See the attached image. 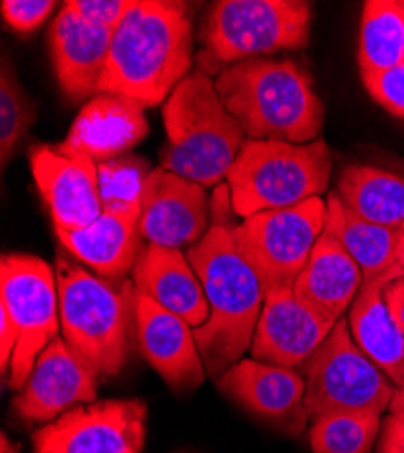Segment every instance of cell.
<instances>
[{
  "label": "cell",
  "mask_w": 404,
  "mask_h": 453,
  "mask_svg": "<svg viewBox=\"0 0 404 453\" xmlns=\"http://www.w3.org/2000/svg\"><path fill=\"white\" fill-rule=\"evenodd\" d=\"M305 377V408L316 421L328 413H376L390 410L397 387L352 339L339 319L319 349L298 366Z\"/></svg>",
  "instance_id": "ba28073f"
},
{
  "label": "cell",
  "mask_w": 404,
  "mask_h": 453,
  "mask_svg": "<svg viewBox=\"0 0 404 453\" xmlns=\"http://www.w3.org/2000/svg\"><path fill=\"white\" fill-rule=\"evenodd\" d=\"M395 263L404 271V229L399 234L397 247H395Z\"/></svg>",
  "instance_id": "8d00e7d4"
},
{
  "label": "cell",
  "mask_w": 404,
  "mask_h": 453,
  "mask_svg": "<svg viewBox=\"0 0 404 453\" xmlns=\"http://www.w3.org/2000/svg\"><path fill=\"white\" fill-rule=\"evenodd\" d=\"M200 278L210 316L194 339L210 377H219L250 349L263 309V287L236 245L234 225L214 218L207 234L187 250Z\"/></svg>",
  "instance_id": "7a4b0ae2"
},
{
  "label": "cell",
  "mask_w": 404,
  "mask_h": 453,
  "mask_svg": "<svg viewBox=\"0 0 404 453\" xmlns=\"http://www.w3.org/2000/svg\"><path fill=\"white\" fill-rule=\"evenodd\" d=\"M390 411L392 413H404V381L395 390V395H393L392 404H390Z\"/></svg>",
  "instance_id": "d590c367"
},
{
  "label": "cell",
  "mask_w": 404,
  "mask_h": 453,
  "mask_svg": "<svg viewBox=\"0 0 404 453\" xmlns=\"http://www.w3.org/2000/svg\"><path fill=\"white\" fill-rule=\"evenodd\" d=\"M404 276L395 265L385 274L364 281L350 307L348 326L355 345L399 387L404 381V334L385 303V288Z\"/></svg>",
  "instance_id": "7402d4cb"
},
{
  "label": "cell",
  "mask_w": 404,
  "mask_h": 453,
  "mask_svg": "<svg viewBox=\"0 0 404 453\" xmlns=\"http://www.w3.org/2000/svg\"><path fill=\"white\" fill-rule=\"evenodd\" d=\"M312 4L301 0H219L202 26L207 51L225 64L303 50L310 42Z\"/></svg>",
  "instance_id": "52a82bcc"
},
{
  "label": "cell",
  "mask_w": 404,
  "mask_h": 453,
  "mask_svg": "<svg viewBox=\"0 0 404 453\" xmlns=\"http://www.w3.org/2000/svg\"><path fill=\"white\" fill-rule=\"evenodd\" d=\"M402 229H404V226H402Z\"/></svg>",
  "instance_id": "f35d334b"
},
{
  "label": "cell",
  "mask_w": 404,
  "mask_h": 453,
  "mask_svg": "<svg viewBox=\"0 0 404 453\" xmlns=\"http://www.w3.org/2000/svg\"><path fill=\"white\" fill-rule=\"evenodd\" d=\"M0 453H19L17 446L6 437V434H3V441H0Z\"/></svg>",
  "instance_id": "74e56055"
},
{
  "label": "cell",
  "mask_w": 404,
  "mask_h": 453,
  "mask_svg": "<svg viewBox=\"0 0 404 453\" xmlns=\"http://www.w3.org/2000/svg\"><path fill=\"white\" fill-rule=\"evenodd\" d=\"M64 249L103 280H122L133 273L141 252L140 207L103 211L80 231H57Z\"/></svg>",
  "instance_id": "44dd1931"
},
{
  "label": "cell",
  "mask_w": 404,
  "mask_h": 453,
  "mask_svg": "<svg viewBox=\"0 0 404 453\" xmlns=\"http://www.w3.org/2000/svg\"><path fill=\"white\" fill-rule=\"evenodd\" d=\"M357 60L361 74L383 73L404 64L402 0H369L362 4Z\"/></svg>",
  "instance_id": "484cf974"
},
{
  "label": "cell",
  "mask_w": 404,
  "mask_h": 453,
  "mask_svg": "<svg viewBox=\"0 0 404 453\" xmlns=\"http://www.w3.org/2000/svg\"><path fill=\"white\" fill-rule=\"evenodd\" d=\"M210 229L205 187L156 167L145 183L140 203L141 236L165 249L196 245Z\"/></svg>",
  "instance_id": "4fadbf2b"
},
{
  "label": "cell",
  "mask_w": 404,
  "mask_h": 453,
  "mask_svg": "<svg viewBox=\"0 0 404 453\" xmlns=\"http://www.w3.org/2000/svg\"><path fill=\"white\" fill-rule=\"evenodd\" d=\"M400 231L361 219L343 205L336 191L326 198L324 233L336 238L354 257L362 271L364 281L377 278L397 265L395 247Z\"/></svg>",
  "instance_id": "d4e9b609"
},
{
  "label": "cell",
  "mask_w": 404,
  "mask_h": 453,
  "mask_svg": "<svg viewBox=\"0 0 404 453\" xmlns=\"http://www.w3.org/2000/svg\"><path fill=\"white\" fill-rule=\"evenodd\" d=\"M134 332L141 356L176 392H189L205 381L194 328L179 316L165 311L156 301L136 290Z\"/></svg>",
  "instance_id": "2e32d148"
},
{
  "label": "cell",
  "mask_w": 404,
  "mask_h": 453,
  "mask_svg": "<svg viewBox=\"0 0 404 453\" xmlns=\"http://www.w3.org/2000/svg\"><path fill=\"white\" fill-rule=\"evenodd\" d=\"M336 193L364 221L393 231L404 226V174L376 165H348L339 174Z\"/></svg>",
  "instance_id": "cb8c5ba5"
},
{
  "label": "cell",
  "mask_w": 404,
  "mask_h": 453,
  "mask_svg": "<svg viewBox=\"0 0 404 453\" xmlns=\"http://www.w3.org/2000/svg\"><path fill=\"white\" fill-rule=\"evenodd\" d=\"M147 404L141 399H107L79 404L34 430V453H141Z\"/></svg>",
  "instance_id": "8fae6325"
},
{
  "label": "cell",
  "mask_w": 404,
  "mask_h": 453,
  "mask_svg": "<svg viewBox=\"0 0 404 453\" xmlns=\"http://www.w3.org/2000/svg\"><path fill=\"white\" fill-rule=\"evenodd\" d=\"M385 303L404 334V276L390 281L383 292Z\"/></svg>",
  "instance_id": "e575fe53"
},
{
  "label": "cell",
  "mask_w": 404,
  "mask_h": 453,
  "mask_svg": "<svg viewBox=\"0 0 404 453\" xmlns=\"http://www.w3.org/2000/svg\"><path fill=\"white\" fill-rule=\"evenodd\" d=\"M336 323L324 319L293 294V287L265 296L262 316L250 343L252 359L296 368L301 366L332 332Z\"/></svg>",
  "instance_id": "5bb4252c"
},
{
  "label": "cell",
  "mask_w": 404,
  "mask_h": 453,
  "mask_svg": "<svg viewBox=\"0 0 404 453\" xmlns=\"http://www.w3.org/2000/svg\"><path fill=\"white\" fill-rule=\"evenodd\" d=\"M134 0H69L64 6L96 27L115 31Z\"/></svg>",
  "instance_id": "4dcf8cb0"
},
{
  "label": "cell",
  "mask_w": 404,
  "mask_h": 453,
  "mask_svg": "<svg viewBox=\"0 0 404 453\" xmlns=\"http://www.w3.org/2000/svg\"><path fill=\"white\" fill-rule=\"evenodd\" d=\"M0 307L19 330L10 363V387L22 390L36 359L58 337L60 305L53 269L31 254H4L0 263Z\"/></svg>",
  "instance_id": "30bf717a"
},
{
  "label": "cell",
  "mask_w": 404,
  "mask_h": 453,
  "mask_svg": "<svg viewBox=\"0 0 404 453\" xmlns=\"http://www.w3.org/2000/svg\"><path fill=\"white\" fill-rule=\"evenodd\" d=\"M214 84L247 140L310 143L323 131L324 105L298 62L243 60L225 67Z\"/></svg>",
  "instance_id": "3957f363"
},
{
  "label": "cell",
  "mask_w": 404,
  "mask_h": 453,
  "mask_svg": "<svg viewBox=\"0 0 404 453\" xmlns=\"http://www.w3.org/2000/svg\"><path fill=\"white\" fill-rule=\"evenodd\" d=\"M133 283L140 294L186 319L193 328L209 321L210 309L203 285L181 250L153 243L143 247L133 269Z\"/></svg>",
  "instance_id": "ffe728a7"
},
{
  "label": "cell",
  "mask_w": 404,
  "mask_h": 453,
  "mask_svg": "<svg viewBox=\"0 0 404 453\" xmlns=\"http://www.w3.org/2000/svg\"><path fill=\"white\" fill-rule=\"evenodd\" d=\"M53 0H3L0 10L6 24L19 33H31L53 13Z\"/></svg>",
  "instance_id": "1f68e13d"
},
{
  "label": "cell",
  "mask_w": 404,
  "mask_h": 453,
  "mask_svg": "<svg viewBox=\"0 0 404 453\" xmlns=\"http://www.w3.org/2000/svg\"><path fill=\"white\" fill-rule=\"evenodd\" d=\"M324 223L326 202L316 196L293 207L255 212L234 225L236 245L260 276L265 296L293 287Z\"/></svg>",
  "instance_id": "9c48e42d"
},
{
  "label": "cell",
  "mask_w": 404,
  "mask_h": 453,
  "mask_svg": "<svg viewBox=\"0 0 404 453\" xmlns=\"http://www.w3.org/2000/svg\"><path fill=\"white\" fill-rule=\"evenodd\" d=\"M381 428L376 413H328L312 421V453H370Z\"/></svg>",
  "instance_id": "4316f807"
},
{
  "label": "cell",
  "mask_w": 404,
  "mask_h": 453,
  "mask_svg": "<svg viewBox=\"0 0 404 453\" xmlns=\"http://www.w3.org/2000/svg\"><path fill=\"white\" fill-rule=\"evenodd\" d=\"M193 19L186 3L136 0L113 31L98 93L156 107L189 77Z\"/></svg>",
  "instance_id": "6da1fadb"
},
{
  "label": "cell",
  "mask_w": 404,
  "mask_h": 453,
  "mask_svg": "<svg viewBox=\"0 0 404 453\" xmlns=\"http://www.w3.org/2000/svg\"><path fill=\"white\" fill-rule=\"evenodd\" d=\"M96 383V375L57 337L36 359L11 406L26 423L55 421L75 404L95 403Z\"/></svg>",
  "instance_id": "9a60e30c"
},
{
  "label": "cell",
  "mask_w": 404,
  "mask_h": 453,
  "mask_svg": "<svg viewBox=\"0 0 404 453\" xmlns=\"http://www.w3.org/2000/svg\"><path fill=\"white\" fill-rule=\"evenodd\" d=\"M36 120V105L19 82L11 62L0 65V158L6 167L19 142Z\"/></svg>",
  "instance_id": "f1b7e54d"
},
{
  "label": "cell",
  "mask_w": 404,
  "mask_h": 453,
  "mask_svg": "<svg viewBox=\"0 0 404 453\" xmlns=\"http://www.w3.org/2000/svg\"><path fill=\"white\" fill-rule=\"evenodd\" d=\"M164 124L167 143L160 153V167L203 187L227 180L247 140L216 84L202 71L191 73L167 98Z\"/></svg>",
  "instance_id": "5b68a950"
},
{
  "label": "cell",
  "mask_w": 404,
  "mask_h": 453,
  "mask_svg": "<svg viewBox=\"0 0 404 453\" xmlns=\"http://www.w3.org/2000/svg\"><path fill=\"white\" fill-rule=\"evenodd\" d=\"M377 453H404V413H390L385 419Z\"/></svg>",
  "instance_id": "d6a6232c"
},
{
  "label": "cell",
  "mask_w": 404,
  "mask_h": 453,
  "mask_svg": "<svg viewBox=\"0 0 404 453\" xmlns=\"http://www.w3.org/2000/svg\"><path fill=\"white\" fill-rule=\"evenodd\" d=\"M369 95L390 115L404 119V64L390 71L361 74Z\"/></svg>",
  "instance_id": "f546056e"
},
{
  "label": "cell",
  "mask_w": 404,
  "mask_h": 453,
  "mask_svg": "<svg viewBox=\"0 0 404 453\" xmlns=\"http://www.w3.org/2000/svg\"><path fill=\"white\" fill-rule=\"evenodd\" d=\"M98 193L103 211H127L140 207L151 164L136 155H124L96 165Z\"/></svg>",
  "instance_id": "83f0119b"
},
{
  "label": "cell",
  "mask_w": 404,
  "mask_h": 453,
  "mask_svg": "<svg viewBox=\"0 0 404 453\" xmlns=\"http://www.w3.org/2000/svg\"><path fill=\"white\" fill-rule=\"evenodd\" d=\"M362 283V271L354 257L336 238L323 233L293 283V294L324 319L338 323L350 311Z\"/></svg>",
  "instance_id": "603a6c76"
},
{
  "label": "cell",
  "mask_w": 404,
  "mask_h": 453,
  "mask_svg": "<svg viewBox=\"0 0 404 453\" xmlns=\"http://www.w3.org/2000/svg\"><path fill=\"white\" fill-rule=\"evenodd\" d=\"M29 165L57 231H80L100 218L103 207L95 162L39 145L31 149Z\"/></svg>",
  "instance_id": "e0dca14e"
},
{
  "label": "cell",
  "mask_w": 404,
  "mask_h": 453,
  "mask_svg": "<svg viewBox=\"0 0 404 453\" xmlns=\"http://www.w3.org/2000/svg\"><path fill=\"white\" fill-rule=\"evenodd\" d=\"M149 133L145 107L120 95L100 93L89 100L72 122L67 138L53 149L96 165L127 155Z\"/></svg>",
  "instance_id": "ac0fdd59"
},
{
  "label": "cell",
  "mask_w": 404,
  "mask_h": 453,
  "mask_svg": "<svg viewBox=\"0 0 404 453\" xmlns=\"http://www.w3.org/2000/svg\"><path fill=\"white\" fill-rule=\"evenodd\" d=\"M113 31L96 27L67 6L50 27V50L57 82L75 102L98 93L109 60Z\"/></svg>",
  "instance_id": "d6986e66"
},
{
  "label": "cell",
  "mask_w": 404,
  "mask_h": 453,
  "mask_svg": "<svg viewBox=\"0 0 404 453\" xmlns=\"http://www.w3.org/2000/svg\"><path fill=\"white\" fill-rule=\"evenodd\" d=\"M216 387L245 411L285 435L298 437L307 426L305 377L293 368L240 359L216 377Z\"/></svg>",
  "instance_id": "7c38bea8"
},
{
  "label": "cell",
  "mask_w": 404,
  "mask_h": 453,
  "mask_svg": "<svg viewBox=\"0 0 404 453\" xmlns=\"http://www.w3.org/2000/svg\"><path fill=\"white\" fill-rule=\"evenodd\" d=\"M332 174V153L323 138L310 143L245 140L227 174L232 211L243 219L323 195Z\"/></svg>",
  "instance_id": "8992f818"
},
{
  "label": "cell",
  "mask_w": 404,
  "mask_h": 453,
  "mask_svg": "<svg viewBox=\"0 0 404 453\" xmlns=\"http://www.w3.org/2000/svg\"><path fill=\"white\" fill-rule=\"evenodd\" d=\"M19 342V330L8 312L0 307V370L3 373L10 368L15 347Z\"/></svg>",
  "instance_id": "836d02e7"
},
{
  "label": "cell",
  "mask_w": 404,
  "mask_h": 453,
  "mask_svg": "<svg viewBox=\"0 0 404 453\" xmlns=\"http://www.w3.org/2000/svg\"><path fill=\"white\" fill-rule=\"evenodd\" d=\"M55 276L65 345L98 381L118 375L131 357L134 283L126 281L117 288L72 261L69 252L57 254Z\"/></svg>",
  "instance_id": "277c9868"
}]
</instances>
